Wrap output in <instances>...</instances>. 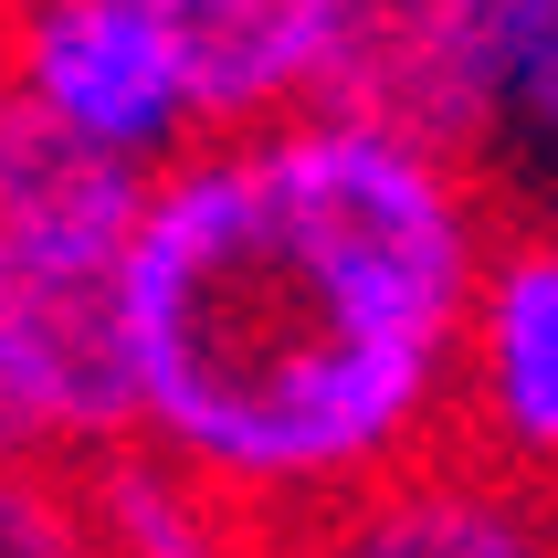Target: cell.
<instances>
[{
    "label": "cell",
    "instance_id": "1",
    "mask_svg": "<svg viewBox=\"0 0 558 558\" xmlns=\"http://www.w3.org/2000/svg\"><path fill=\"white\" fill-rule=\"evenodd\" d=\"M485 264L474 158L338 106L221 126L117 264L137 433L284 527L442 442Z\"/></svg>",
    "mask_w": 558,
    "mask_h": 558
},
{
    "label": "cell",
    "instance_id": "2",
    "mask_svg": "<svg viewBox=\"0 0 558 558\" xmlns=\"http://www.w3.org/2000/svg\"><path fill=\"white\" fill-rule=\"evenodd\" d=\"M0 95L126 169H169L211 137L169 32L137 0H0Z\"/></svg>",
    "mask_w": 558,
    "mask_h": 558
},
{
    "label": "cell",
    "instance_id": "3",
    "mask_svg": "<svg viewBox=\"0 0 558 558\" xmlns=\"http://www.w3.org/2000/svg\"><path fill=\"white\" fill-rule=\"evenodd\" d=\"M506 0H348L338 22V63H327V95L338 117H379L401 137H433V148L474 158L485 126L506 117Z\"/></svg>",
    "mask_w": 558,
    "mask_h": 558
},
{
    "label": "cell",
    "instance_id": "4",
    "mask_svg": "<svg viewBox=\"0 0 558 558\" xmlns=\"http://www.w3.org/2000/svg\"><path fill=\"white\" fill-rule=\"evenodd\" d=\"M264 558H558V506L464 442H422L411 464L264 527Z\"/></svg>",
    "mask_w": 558,
    "mask_h": 558
},
{
    "label": "cell",
    "instance_id": "5",
    "mask_svg": "<svg viewBox=\"0 0 558 558\" xmlns=\"http://www.w3.org/2000/svg\"><path fill=\"white\" fill-rule=\"evenodd\" d=\"M442 442H464L474 464H496L506 485L558 506V232L496 243V264L474 284Z\"/></svg>",
    "mask_w": 558,
    "mask_h": 558
},
{
    "label": "cell",
    "instance_id": "6",
    "mask_svg": "<svg viewBox=\"0 0 558 558\" xmlns=\"http://www.w3.org/2000/svg\"><path fill=\"white\" fill-rule=\"evenodd\" d=\"M158 169L63 137L32 117L22 95H0V275L11 284H117L137 211H148Z\"/></svg>",
    "mask_w": 558,
    "mask_h": 558
},
{
    "label": "cell",
    "instance_id": "7",
    "mask_svg": "<svg viewBox=\"0 0 558 558\" xmlns=\"http://www.w3.org/2000/svg\"><path fill=\"white\" fill-rule=\"evenodd\" d=\"M190 74L201 126H275L327 95L348 0H137Z\"/></svg>",
    "mask_w": 558,
    "mask_h": 558
},
{
    "label": "cell",
    "instance_id": "8",
    "mask_svg": "<svg viewBox=\"0 0 558 558\" xmlns=\"http://www.w3.org/2000/svg\"><path fill=\"white\" fill-rule=\"evenodd\" d=\"M85 464V506L106 558H264V517L232 506L211 474H190L180 453H158L148 433L74 453Z\"/></svg>",
    "mask_w": 558,
    "mask_h": 558
},
{
    "label": "cell",
    "instance_id": "9",
    "mask_svg": "<svg viewBox=\"0 0 558 558\" xmlns=\"http://www.w3.org/2000/svg\"><path fill=\"white\" fill-rule=\"evenodd\" d=\"M0 558H106L74 453H0Z\"/></svg>",
    "mask_w": 558,
    "mask_h": 558
},
{
    "label": "cell",
    "instance_id": "10",
    "mask_svg": "<svg viewBox=\"0 0 558 558\" xmlns=\"http://www.w3.org/2000/svg\"><path fill=\"white\" fill-rule=\"evenodd\" d=\"M496 85H506V117L537 126L558 148V0H506V63H496Z\"/></svg>",
    "mask_w": 558,
    "mask_h": 558
},
{
    "label": "cell",
    "instance_id": "11",
    "mask_svg": "<svg viewBox=\"0 0 558 558\" xmlns=\"http://www.w3.org/2000/svg\"><path fill=\"white\" fill-rule=\"evenodd\" d=\"M0 453H43V433H32L22 390H11V369H0Z\"/></svg>",
    "mask_w": 558,
    "mask_h": 558
},
{
    "label": "cell",
    "instance_id": "12",
    "mask_svg": "<svg viewBox=\"0 0 558 558\" xmlns=\"http://www.w3.org/2000/svg\"><path fill=\"white\" fill-rule=\"evenodd\" d=\"M0 284H11V275H0Z\"/></svg>",
    "mask_w": 558,
    "mask_h": 558
}]
</instances>
